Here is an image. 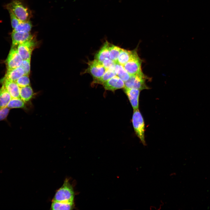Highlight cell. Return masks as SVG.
Here are the masks:
<instances>
[{
    "label": "cell",
    "mask_w": 210,
    "mask_h": 210,
    "mask_svg": "<svg viewBox=\"0 0 210 210\" xmlns=\"http://www.w3.org/2000/svg\"><path fill=\"white\" fill-rule=\"evenodd\" d=\"M6 7L8 11L12 12L22 22L29 20L32 14L30 10L21 0H12Z\"/></svg>",
    "instance_id": "6da1fadb"
},
{
    "label": "cell",
    "mask_w": 210,
    "mask_h": 210,
    "mask_svg": "<svg viewBox=\"0 0 210 210\" xmlns=\"http://www.w3.org/2000/svg\"><path fill=\"white\" fill-rule=\"evenodd\" d=\"M74 193L73 187L68 179H66L61 186L56 192L52 201L74 203Z\"/></svg>",
    "instance_id": "7a4b0ae2"
},
{
    "label": "cell",
    "mask_w": 210,
    "mask_h": 210,
    "mask_svg": "<svg viewBox=\"0 0 210 210\" xmlns=\"http://www.w3.org/2000/svg\"><path fill=\"white\" fill-rule=\"evenodd\" d=\"M132 122L136 134L142 144L145 145V123L143 117L139 109L134 110Z\"/></svg>",
    "instance_id": "3957f363"
},
{
    "label": "cell",
    "mask_w": 210,
    "mask_h": 210,
    "mask_svg": "<svg viewBox=\"0 0 210 210\" xmlns=\"http://www.w3.org/2000/svg\"><path fill=\"white\" fill-rule=\"evenodd\" d=\"M137 48L134 50L131 58L123 66L125 69L130 75L143 73L141 68L142 60L138 55Z\"/></svg>",
    "instance_id": "277c9868"
},
{
    "label": "cell",
    "mask_w": 210,
    "mask_h": 210,
    "mask_svg": "<svg viewBox=\"0 0 210 210\" xmlns=\"http://www.w3.org/2000/svg\"><path fill=\"white\" fill-rule=\"evenodd\" d=\"M146 79L147 77L143 73L131 75L129 79L125 82V88L136 89L141 91L148 89L149 88L146 83Z\"/></svg>",
    "instance_id": "5b68a950"
},
{
    "label": "cell",
    "mask_w": 210,
    "mask_h": 210,
    "mask_svg": "<svg viewBox=\"0 0 210 210\" xmlns=\"http://www.w3.org/2000/svg\"><path fill=\"white\" fill-rule=\"evenodd\" d=\"M37 45V41L34 36L18 46V52L23 60L31 59L32 52Z\"/></svg>",
    "instance_id": "8992f818"
},
{
    "label": "cell",
    "mask_w": 210,
    "mask_h": 210,
    "mask_svg": "<svg viewBox=\"0 0 210 210\" xmlns=\"http://www.w3.org/2000/svg\"><path fill=\"white\" fill-rule=\"evenodd\" d=\"M88 67L84 73L90 74L93 80L100 78L106 70L102 63L95 59L88 61Z\"/></svg>",
    "instance_id": "52a82bcc"
},
{
    "label": "cell",
    "mask_w": 210,
    "mask_h": 210,
    "mask_svg": "<svg viewBox=\"0 0 210 210\" xmlns=\"http://www.w3.org/2000/svg\"><path fill=\"white\" fill-rule=\"evenodd\" d=\"M23 60L18 52L17 49L15 47H12L6 61L7 69H14L20 67Z\"/></svg>",
    "instance_id": "ba28073f"
},
{
    "label": "cell",
    "mask_w": 210,
    "mask_h": 210,
    "mask_svg": "<svg viewBox=\"0 0 210 210\" xmlns=\"http://www.w3.org/2000/svg\"><path fill=\"white\" fill-rule=\"evenodd\" d=\"M34 37L30 32H12L11 34L12 47L16 46L28 41Z\"/></svg>",
    "instance_id": "9c48e42d"
},
{
    "label": "cell",
    "mask_w": 210,
    "mask_h": 210,
    "mask_svg": "<svg viewBox=\"0 0 210 210\" xmlns=\"http://www.w3.org/2000/svg\"><path fill=\"white\" fill-rule=\"evenodd\" d=\"M102 85L106 90L112 91L124 88L125 87V82L117 75L105 82Z\"/></svg>",
    "instance_id": "30bf717a"
},
{
    "label": "cell",
    "mask_w": 210,
    "mask_h": 210,
    "mask_svg": "<svg viewBox=\"0 0 210 210\" xmlns=\"http://www.w3.org/2000/svg\"><path fill=\"white\" fill-rule=\"evenodd\" d=\"M124 91L128 97L134 110L138 109L139 98L141 90L136 89L124 88Z\"/></svg>",
    "instance_id": "8fae6325"
},
{
    "label": "cell",
    "mask_w": 210,
    "mask_h": 210,
    "mask_svg": "<svg viewBox=\"0 0 210 210\" xmlns=\"http://www.w3.org/2000/svg\"><path fill=\"white\" fill-rule=\"evenodd\" d=\"M1 82L12 98H20V87L15 82L3 78Z\"/></svg>",
    "instance_id": "7c38bea8"
},
{
    "label": "cell",
    "mask_w": 210,
    "mask_h": 210,
    "mask_svg": "<svg viewBox=\"0 0 210 210\" xmlns=\"http://www.w3.org/2000/svg\"><path fill=\"white\" fill-rule=\"evenodd\" d=\"M24 75L23 70L20 66L14 69H7L3 79L15 82L19 78Z\"/></svg>",
    "instance_id": "4fadbf2b"
},
{
    "label": "cell",
    "mask_w": 210,
    "mask_h": 210,
    "mask_svg": "<svg viewBox=\"0 0 210 210\" xmlns=\"http://www.w3.org/2000/svg\"><path fill=\"white\" fill-rule=\"evenodd\" d=\"M110 43L106 40L100 50L95 54L94 59L102 63L106 58H109V47Z\"/></svg>",
    "instance_id": "5bb4252c"
},
{
    "label": "cell",
    "mask_w": 210,
    "mask_h": 210,
    "mask_svg": "<svg viewBox=\"0 0 210 210\" xmlns=\"http://www.w3.org/2000/svg\"><path fill=\"white\" fill-rule=\"evenodd\" d=\"M12 97L3 84L0 88V108L6 107Z\"/></svg>",
    "instance_id": "9a60e30c"
},
{
    "label": "cell",
    "mask_w": 210,
    "mask_h": 210,
    "mask_svg": "<svg viewBox=\"0 0 210 210\" xmlns=\"http://www.w3.org/2000/svg\"><path fill=\"white\" fill-rule=\"evenodd\" d=\"M33 94L32 89L30 85L20 87V98L25 103L31 100Z\"/></svg>",
    "instance_id": "2e32d148"
},
{
    "label": "cell",
    "mask_w": 210,
    "mask_h": 210,
    "mask_svg": "<svg viewBox=\"0 0 210 210\" xmlns=\"http://www.w3.org/2000/svg\"><path fill=\"white\" fill-rule=\"evenodd\" d=\"M115 66L107 69L104 74L100 78L94 80L92 84H102L113 77L116 75L114 71Z\"/></svg>",
    "instance_id": "e0dca14e"
},
{
    "label": "cell",
    "mask_w": 210,
    "mask_h": 210,
    "mask_svg": "<svg viewBox=\"0 0 210 210\" xmlns=\"http://www.w3.org/2000/svg\"><path fill=\"white\" fill-rule=\"evenodd\" d=\"M114 71L116 75L124 82L127 80L130 76V75L126 71L123 66L118 62L116 63Z\"/></svg>",
    "instance_id": "ac0fdd59"
},
{
    "label": "cell",
    "mask_w": 210,
    "mask_h": 210,
    "mask_svg": "<svg viewBox=\"0 0 210 210\" xmlns=\"http://www.w3.org/2000/svg\"><path fill=\"white\" fill-rule=\"evenodd\" d=\"M134 50H129L121 48L120 53L117 62L123 66L126 64L131 58Z\"/></svg>",
    "instance_id": "d6986e66"
},
{
    "label": "cell",
    "mask_w": 210,
    "mask_h": 210,
    "mask_svg": "<svg viewBox=\"0 0 210 210\" xmlns=\"http://www.w3.org/2000/svg\"><path fill=\"white\" fill-rule=\"evenodd\" d=\"M74 207V203H67L52 201V210H71Z\"/></svg>",
    "instance_id": "ffe728a7"
},
{
    "label": "cell",
    "mask_w": 210,
    "mask_h": 210,
    "mask_svg": "<svg viewBox=\"0 0 210 210\" xmlns=\"http://www.w3.org/2000/svg\"><path fill=\"white\" fill-rule=\"evenodd\" d=\"M25 102L20 98H12L7 107L10 109L15 108H24L25 107Z\"/></svg>",
    "instance_id": "44dd1931"
},
{
    "label": "cell",
    "mask_w": 210,
    "mask_h": 210,
    "mask_svg": "<svg viewBox=\"0 0 210 210\" xmlns=\"http://www.w3.org/2000/svg\"><path fill=\"white\" fill-rule=\"evenodd\" d=\"M121 48L119 46L110 43L109 47V58L116 62L118 58Z\"/></svg>",
    "instance_id": "7402d4cb"
},
{
    "label": "cell",
    "mask_w": 210,
    "mask_h": 210,
    "mask_svg": "<svg viewBox=\"0 0 210 210\" xmlns=\"http://www.w3.org/2000/svg\"><path fill=\"white\" fill-rule=\"evenodd\" d=\"M32 28V24L29 20L26 22H20L18 25L12 32H30Z\"/></svg>",
    "instance_id": "603a6c76"
},
{
    "label": "cell",
    "mask_w": 210,
    "mask_h": 210,
    "mask_svg": "<svg viewBox=\"0 0 210 210\" xmlns=\"http://www.w3.org/2000/svg\"><path fill=\"white\" fill-rule=\"evenodd\" d=\"M15 82L20 87H25L30 85L29 76L24 75L19 78Z\"/></svg>",
    "instance_id": "cb8c5ba5"
},
{
    "label": "cell",
    "mask_w": 210,
    "mask_h": 210,
    "mask_svg": "<svg viewBox=\"0 0 210 210\" xmlns=\"http://www.w3.org/2000/svg\"><path fill=\"white\" fill-rule=\"evenodd\" d=\"M30 59L23 60L20 66L23 70L24 75L29 76L30 74Z\"/></svg>",
    "instance_id": "d4e9b609"
},
{
    "label": "cell",
    "mask_w": 210,
    "mask_h": 210,
    "mask_svg": "<svg viewBox=\"0 0 210 210\" xmlns=\"http://www.w3.org/2000/svg\"><path fill=\"white\" fill-rule=\"evenodd\" d=\"M11 20V25L13 29H15L20 23V21L11 11H8Z\"/></svg>",
    "instance_id": "484cf974"
},
{
    "label": "cell",
    "mask_w": 210,
    "mask_h": 210,
    "mask_svg": "<svg viewBox=\"0 0 210 210\" xmlns=\"http://www.w3.org/2000/svg\"><path fill=\"white\" fill-rule=\"evenodd\" d=\"M116 62L110 58H106L102 62V64L106 70L113 67Z\"/></svg>",
    "instance_id": "4316f807"
},
{
    "label": "cell",
    "mask_w": 210,
    "mask_h": 210,
    "mask_svg": "<svg viewBox=\"0 0 210 210\" xmlns=\"http://www.w3.org/2000/svg\"><path fill=\"white\" fill-rule=\"evenodd\" d=\"M10 109L7 107L0 108V121L5 120L7 118Z\"/></svg>",
    "instance_id": "83f0119b"
}]
</instances>
